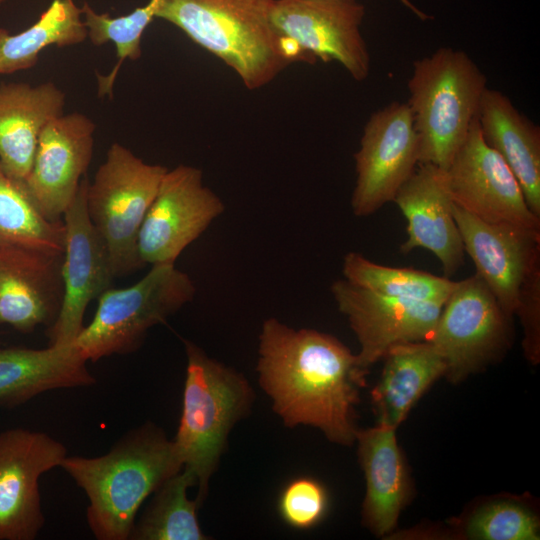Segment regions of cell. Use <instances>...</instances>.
I'll return each instance as SVG.
<instances>
[{
	"instance_id": "obj_26",
	"label": "cell",
	"mask_w": 540,
	"mask_h": 540,
	"mask_svg": "<svg viewBox=\"0 0 540 540\" xmlns=\"http://www.w3.org/2000/svg\"><path fill=\"white\" fill-rule=\"evenodd\" d=\"M194 477L181 470L168 478L154 493L138 521L131 540H206L198 518L197 499L190 500L187 489L195 486Z\"/></svg>"
},
{
	"instance_id": "obj_7",
	"label": "cell",
	"mask_w": 540,
	"mask_h": 540,
	"mask_svg": "<svg viewBox=\"0 0 540 540\" xmlns=\"http://www.w3.org/2000/svg\"><path fill=\"white\" fill-rule=\"evenodd\" d=\"M167 170L113 143L88 182V215L106 243L116 278L145 266L138 255V236Z\"/></svg>"
},
{
	"instance_id": "obj_14",
	"label": "cell",
	"mask_w": 540,
	"mask_h": 540,
	"mask_svg": "<svg viewBox=\"0 0 540 540\" xmlns=\"http://www.w3.org/2000/svg\"><path fill=\"white\" fill-rule=\"evenodd\" d=\"M66 447L44 432L23 428L0 433V540H33L45 517L39 478L60 467Z\"/></svg>"
},
{
	"instance_id": "obj_11",
	"label": "cell",
	"mask_w": 540,
	"mask_h": 540,
	"mask_svg": "<svg viewBox=\"0 0 540 540\" xmlns=\"http://www.w3.org/2000/svg\"><path fill=\"white\" fill-rule=\"evenodd\" d=\"M224 209L221 198L203 184L200 169L181 164L167 170L140 228L141 262L175 264Z\"/></svg>"
},
{
	"instance_id": "obj_16",
	"label": "cell",
	"mask_w": 540,
	"mask_h": 540,
	"mask_svg": "<svg viewBox=\"0 0 540 540\" xmlns=\"http://www.w3.org/2000/svg\"><path fill=\"white\" fill-rule=\"evenodd\" d=\"M464 251L503 311L515 315L524 283L540 270V230L481 220L453 203Z\"/></svg>"
},
{
	"instance_id": "obj_13",
	"label": "cell",
	"mask_w": 540,
	"mask_h": 540,
	"mask_svg": "<svg viewBox=\"0 0 540 540\" xmlns=\"http://www.w3.org/2000/svg\"><path fill=\"white\" fill-rule=\"evenodd\" d=\"M445 173L453 203L466 212L490 223L540 230V217L529 209L506 162L484 141L477 118Z\"/></svg>"
},
{
	"instance_id": "obj_28",
	"label": "cell",
	"mask_w": 540,
	"mask_h": 540,
	"mask_svg": "<svg viewBox=\"0 0 540 540\" xmlns=\"http://www.w3.org/2000/svg\"><path fill=\"white\" fill-rule=\"evenodd\" d=\"M342 272L349 283L380 295L443 304L457 282L413 268L380 265L357 252L345 255Z\"/></svg>"
},
{
	"instance_id": "obj_30",
	"label": "cell",
	"mask_w": 540,
	"mask_h": 540,
	"mask_svg": "<svg viewBox=\"0 0 540 540\" xmlns=\"http://www.w3.org/2000/svg\"><path fill=\"white\" fill-rule=\"evenodd\" d=\"M466 534L481 540H538L539 520L519 503L495 501L473 513Z\"/></svg>"
},
{
	"instance_id": "obj_6",
	"label": "cell",
	"mask_w": 540,
	"mask_h": 540,
	"mask_svg": "<svg viewBox=\"0 0 540 540\" xmlns=\"http://www.w3.org/2000/svg\"><path fill=\"white\" fill-rule=\"evenodd\" d=\"M195 292L193 280L174 263L152 265L135 284L111 287L99 296L93 319L74 343L92 362L131 353L140 347L149 329L189 303Z\"/></svg>"
},
{
	"instance_id": "obj_20",
	"label": "cell",
	"mask_w": 540,
	"mask_h": 540,
	"mask_svg": "<svg viewBox=\"0 0 540 540\" xmlns=\"http://www.w3.org/2000/svg\"><path fill=\"white\" fill-rule=\"evenodd\" d=\"M65 94L52 82L0 85V167L23 182L33 165L45 126L63 114Z\"/></svg>"
},
{
	"instance_id": "obj_21",
	"label": "cell",
	"mask_w": 540,
	"mask_h": 540,
	"mask_svg": "<svg viewBox=\"0 0 540 540\" xmlns=\"http://www.w3.org/2000/svg\"><path fill=\"white\" fill-rule=\"evenodd\" d=\"M87 362L74 342L43 349L0 347V407L14 408L54 389L94 385Z\"/></svg>"
},
{
	"instance_id": "obj_25",
	"label": "cell",
	"mask_w": 540,
	"mask_h": 540,
	"mask_svg": "<svg viewBox=\"0 0 540 540\" xmlns=\"http://www.w3.org/2000/svg\"><path fill=\"white\" fill-rule=\"evenodd\" d=\"M87 37L81 7L74 0H52L39 19L20 33L10 34L0 27V74L30 69L44 48L80 44Z\"/></svg>"
},
{
	"instance_id": "obj_32",
	"label": "cell",
	"mask_w": 540,
	"mask_h": 540,
	"mask_svg": "<svg viewBox=\"0 0 540 540\" xmlns=\"http://www.w3.org/2000/svg\"><path fill=\"white\" fill-rule=\"evenodd\" d=\"M515 315L524 329L523 348L527 359H540V270L534 272L520 290Z\"/></svg>"
},
{
	"instance_id": "obj_5",
	"label": "cell",
	"mask_w": 540,
	"mask_h": 540,
	"mask_svg": "<svg viewBox=\"0 0 540 540\" xmlns=\"http://www.w3.org/2000/svg\"><path fill=\"white\" fill-rule=\"evenodd\" d=\"M187 356L182 413L173 443L183 470L205 498L232 427L251 408L254 394L246 378L185 341Z\"/></svg>"
},
{
	"instance_id": "obj_29",
	"label": "cell",
	"mask_w": 540,
	"mask_h": 540,
	"mask_svg": "<svg viewBox=\"0 0 540 540\" xmlns=\"http://www.w3.org/2000/svg\"><path fill=\"white\" fill-rule=\"evenodd\" d=\"M161 0H149L129 14L111 17L97 13L87 2L81 7L88 38L95 46L112 42L116 47L117 62L106 76H98L99 96L111 95L121 65L127 60L141 57V39L147 26L156 18Z\"/></svg>"
},
{
	"instance_id": "obj_22",
	"label": "cell",
	"mask_w": 540,
	"mask_h": 540,
	"mask_svg": "<svg viewBox=\"0 0 540 540\" xmlns=\"http://www.w3.org/2000/svg\"><path fill=\"white\" fill-rule=\"evenodd\" d=\"M396 429L378 423L356 433L359 460L366 481L363 518L377 536L395 528L410 491Z\"/></svg>"
},
{
	"instance_id": "obj_4",
	"label": "cell",
	"mask_w": 540,
	"mask_h": 540,
	"mask_svg": "<svg viewBox=\"0 0 540 540\" xmlns=\"http://www.w3.org/2000/svg\"><path fill=\"white\" fill-rule=\"evenodd\" d=\"M407 86L419 164L445 170L477 118L486 76L466 52L441 47L413 62Z\"/></svg>"
},
{
	"instance_id": "obj_2",
	"label": "cell",
	"mask_w": 540,
	"mask_h": 540,
	"mask_svg": "<svg viewBox=\"0 0 540 540\" xmlns=\"http://www.w3.org/2000/svg\"><path fill=\"white\" fill-rule=\"evenodd\" d=\"M88 500V526L98 540H127L143 502L183 469L173 440L146 423L104 455L66 456L61 466Z\"/></svg>"
},
{
	"instance_id": "obj_10",
	"label": "cell",
	"mask_w": 540,
	"mask_h": 540,
	"mask_svg": "<svg viewBox=\"0 0 540 540\" xmlns=\"http://www.w3.org/2000/svg\"><path fill=\"white\" fill-rule=\"evenodd\" d=\"M354 159L351 208L365 217L393 201L419 165V139L407 103L394 101L371 114Z\"/></svg>"
},
{
	"instance_id": "obj_23",
	"label": "cell",
	"mask_w": 540,
	"mask_h": 540,
	"mask_svg": "<svg viewBox=\"0 0 540 540\" xmlns=\"http://www.w3.org/2000/svg\"><path fill=\"white\" fill-rule=\"evenodd\" d=\"M477 120L484 141L516 177L529 209L540 217V128L502 92L486 88Z\"/></svg>"
},
{
	"instance_id": "obj_31",
	"label": "cell",
	"mask_w": 540,
	"mask_h": 540,
	"mask_svg": "<svg viewBox=\"0 0 540 540\" xmlns=\"http://www.w3.org/2000/svg\"><path fill=\"white\" fill-rule=\"evenodd\" d=\"M328 500L324 487L311 478L292 480L279 498V513L283 520L297 529H308L324 516Z\"/></svg>"
},
{
	"instance_id": "obj_9",
	"label": "cell",
	"mask_w": 540,
	"mask_h": 540,
	"mask_svg": "<svg viewBox=\"0 0 540 540\" xmlns=\"http://www.w3.org/2000/svg\"><path fill=\"white\" fill-rule=\"evenodd\" d=\"M510 320L476 273L457 281L429 339L446 363L445 376L457 382L503 352Z\"/></svg>"
},
{
	"instance_id": "obj_33",
	"label": "cell",
	"mask_w": 540,
	"mask_h": 540,
	"mask_svg": "<svg viewBox=\"0 0 540 540\" xmlns=\"http://www.w3.org/2000/svg\"><path fill=\"white\" fill-rule=\"evenodd\" d=\"M7 0H0V5L5 3Z\"/></svg>"
},
{
	"instance_id": "obj_19",
	"label": "cell",
	"mask_w": 540,
	"mask_h": 540,
	"mask_svg": "<svg viewBox=\"0 0 540 540\" xmlns=\"http://www.w3.org/2000/svg\"><path fill=\"white\" fill-rule=\"evenodd\" d=\"M393 202L407 221L402 253L427 249L440 261L445 277L463 265L464 247L453 216V201L444 169L419 164L397 191Z\"/></svg>"
},
{
	"instance_id": "obj_17",
	"label": "cell",
	"mask_w": 540,
	"mask_h": 540,
	"mask_svg": "<svg viewBox=\"0 0 540 540\" xmlns=\"http://www.w3.org/2000/svg\"><path fill=\"white\" fill-rule=\"evenodd\" d=\"M94 132V122L78 112L61 114L42 130L22 183L48 220L59 221L76 197L93 157Z\"/></svg>"
},
{
	"instance_id": "obj_3",
	"label": "cell",
	"mask_w": 540,
	"mask_h": 540,
	"mask_svg": "<svg viewBox=\"0 0 540 540\" xmlns=\"http://www.w3.org/2000/svg\"><path fill=\"white\" fill-rule=\"evenodd\" d=\"M274 0H161L156 18L233 69L250 90L297 61L271 22Z\"/></svg>"
},
{
	"instance_id": "obj_15",
	"label": "cell",
	"mask_w": 540,
	"mask_h": 540,
	"mask_svg": "<svg viewBox=\"0 0 540 540\" xmlns=\"http://www.w3.org/2000/svg\"><path fill=\"white\" fill-rule=\"evenodd\" d=\"M331 293L358 339L357 360L367 371L394 345L429 341L444 305L380 295L344 278L334 281Z\"/></svg>"
},
{
	"instance_id": "obj_18",
	"label": "cell",
	"mask_w": 540,
	"mask_h": 540,
	"mask_svg": "<svg viewBox=\"0 0 540 540\" xmlns=\"http://www.w3.org/2000/svg\"><path fill=\"white\" fill-rule=\"evenodd\" d=\"M63 254L0 245V326L30 333L56 320L63 297Z\"/></svg>"
},
{
	"instance_id": "obj_1",
	"label": "cell",
	"mask_w": 540,
	"mask_h": 540,
	"mask_svg": "<svg viewBox=\"0 0 540 540\" xmlns=\"http://www.w3.org/2000/svg\"><path fill=\"white\" fill-rule=\"evenodd\" d=\"M257 371L286 426H314L342 445L356 440L354 407L368 371L337 338L269 318L259 335Z\"/></svg>"
},
{
	"instance_id": "obj_27",
	"label": "cell",
	"mask_w": 540,
	"mask_h": 540,
	"mask_svg": "<svg viewBox=\"0 0 540 540\" xmlns=\"http://www.w3.org/2000/svg\"><path fill=\"white\" fill-rule=\"evenodd\" d=\"M64 235L63 221L48 220L23 183L0 167V245L63 254Z\"/></svg>"
},
{
	"instance_id": "obj_8",
	"label": "cell",
	"mask_w": 540,
	"mask_h": 540,
	"mask_svg": "<svg viewBox=\"0 0 540 540\" xmlns=\"http://www.w3.org/2000/svg\"><path fill=\"white\" fill-rule=\"evenodd\" d=\"M364 15L357 0H274L271 22L299 61H336L363 81L370 72L360 30Z\"/></svg>"
},
{
	"instance_id": "obj_12",
	"label": "cell",
	"mask_w": 540,
	"mask_h": 540,
	"mask_svg": "<svg viewBox=\"0 0 540 540\" xmlns=\"http://www.w3.org/2000/svg\"><path fill=\"white\" fill-rule=\"evenodd\" d=\"M85 176L63 214V297L55 322L48 327L49 345L73 343L83 326L87 306L111 288L115 279L106 243L90 220Z\"/></svg>"
},
{
	"instance_id": "obj_24",
	"label": "cell",
	"mask_w": 540,
	"mask_h": 540,
	"mask_svg": "<svg viewBox=\"0 0 540 540\" xmlns=\"http://www.w3.org/2000/svg\"><path fill=\"white\" fill-rule=\"evenodd\" d=\"M371 392L378 423L397 428L428 387L445 376L447 366L429 341L394 345Z\"/></svg>"
}]
</instances>
